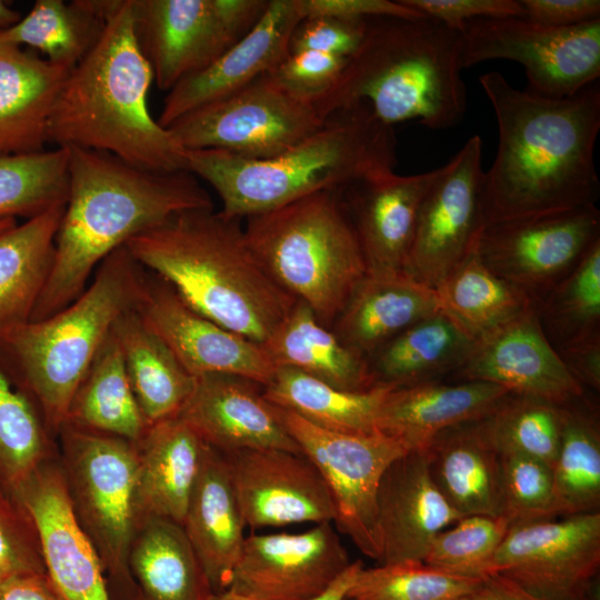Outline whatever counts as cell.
I'll return each instance as SVG.
<instances>
[{"mask_svg":"<svg viewBox=\"0 0 600 600\" xmlns=\"http://www.w3.org/2000/svg\"><path fill=\"white\" fill-rule=\"evenodd\" d=\"M52 438L32 402L0 370V488L13 497L51 458Z\"/></svg>","mask_w":600,"mask_h":600,"instance_id":"cell-44","label":"cell"},{"mask_svg":"<svg viewBox=\"0 0 600 600\" xmlns=\"http://www.w3.org/2000/svg\"><path fill=\"white\" fill-rule=\"evenodd\" d=\"M596 204L483 228L474 252L498 277L536 304L579 263L600 239Z\"/></svg>","mask_w":600,"mask_h":600,"instance_id":"cell-15","label":"cell"},{"mask_svg":"<svg viewBox=\"0 0 600 600\" xmlns=\"http://www.w3.org/2000/svg\"><path fill=\"white\" fill-rule=\"evenodd\" d=\"M68 150L0 156V220H26L68 198Z\"/></svg>","mask_w":600,"mask_h":600,"instance_id":"cell-43","label":"cell"},{"mask_svg":"<svg viewBox=\"0 0 600 600\" xmlns=\"http://www.w3.org/2000/svg\"><path fill=\"white\" fill-rule=\"evenodd\" d=\"M104 27L70 70L50 112L48 143L111 153L152 171L186 168V151L151 116V67L137 42L132 0H102Z\"/></svg>","mask_w":600,"mask_h":600,"instance_id":"cell-3","label":"cell"},{"mask_svg":"<svg viewBox=\"0 0 600 600\" xmlns=\"http://www.w3.org/2000/svg\"><path fill=\"white\" fill-rule=\"evenodd\" d=\"M440 171L391 172L342 189L369 273L403 271L420 206Z\"/></svg>","mask_w":600,"mask_h":600,"instance_id":"cell-25","label":"cell"},{"mask_svg":"<svg viewBox=\"0 0 600 600\" xmlns=\"http://www.w3.org/2000/svg\"><path fill=\"white\" fill-rule=\"evenodd\" d=\"M422 449L432 481L462 517L503 516L500 453L484 418L447 428Z\"/></svg>","mask_w":600,"mask_h":600,"instance_id":"cell-27","label":"cell"},{"mask_svg":"<svg viewBox=\"0 0 600 600\" xmlns=\"http://www.w3.org/2000/svg\"><path fill=\"white\" fill-rule=\"evenodd\" d=\"M510 528L504 516H464L434 537L423 562L452 574L482 578Z\"/></svg>","mask_w":600,"mask_h":600,"instance_id":"cell-47","label":"cell"},{"mask_svg":"<svg viewBox=\"0 0 600 600\" xmlns=\"http://www.w3.org/2000/svg\"><path fill=\"white\" fill-rule=\"evenodd\" d=\"M351 563L331 522L246 537L229 589L250 600H311Z\"/></svg>","mask_w":600,"mask_h":600,"instance_id":"cell-17","label":"cell"},{"mask_svg":"<svg viewBox=\"0 0 600 600\" xmlns=\"http://www.w3.org/2000/svg\"><path fill=\"white\" fill-rule=\"evenodd\" d=\"M462 34L434 19L372 17L331 89L314 107L326 120L359 103L383 123L418 120L433 130L462 121Z\"/></svg>","mask_w":600,"mask_h":600,"instance_id":"cell-6","label":"cell"},{"mask_svg":"<svg viewBox=\"0 0 600 600\" xmlns=\"http://www.w3.org/2000/svg\"><path fill=\"white\" fill-rule=\"evenodd\" d=\"M21 18V13L10 2L0 0V32L14 26Z\"/></svg>","mask_w":600,"mask_h":600,"instance_id":"cell-59","label":"cell"},{"mask_svg":"<svg viewBox=\"0 0 600 600\" xmlns=\"http://www.w3.org/2000/svg\"><path fill=\"white\" fill-rule=\"evenodd\" d=\"M277 408L287 431L319 470L330 491L337 529L364 556L379 562L382 553L377 506L379 484L389 464L409 451L408 447L382 432L330 431Z\"/></svg>","mask_w":600,"mask_h":600,"instance_id":"cell-11","label":"cell"},{"mask_svg":"<svg viewBox=\"0 0 600 600\" xmlns=\"http://www.w3.org/2000/svg\"><path fill=\"white\" fill-rule=\"evenodd\" d=\"M537 313L556 350L600 333V239L538 302Z\"/></svg>","mask_w":600,"mask_h":600,"instance_id":"cell-42","label":"cell"},{"mask_svg":"<svg viewBox=\"0 0 600 600\" xmlns=\"http://www.w3.org/2000/svg\"><path fill=\"white\" fill-rule=\"evenodd\" d=\"M599 571L598 511L512 526L487 574L499 573L550 600H600Z\"/></svg>","mask_w":600,"mask_h":600,"instance_id":"cell-14","label":"cell"},{"mask_svg":"<svg viewBox=\"0 0 600 600\" xmlns=\"http://www.w3.org/2000/svg\"><path fill=\"white\" fill-rule=\"evenodd\" d=\"M262 346L276 367L292 368L349 391L376 386L369 360L320 323L302 301L296 302Z\"/></svg>","mask_w":600,"mask_h":600,"instance_id":"cell-32","label":"cell"},{"mask_svg":"<svg viewBox=\"0 0 600 600\" xmlns=\"http://www.w3.org/2000/svg\"><path fill=\"white\" fill-rule=\"evenodd\" d=\"M306 18L362 20L372 17L422 18L401 0H300Z\"/></svg>","mask_w":600,"mask_h":600,"instance_id":"cell-53","label":"cell"},{"mask_svg":"<svg viewBox=\"0 0 600 600\" xmlns=\"http://www.w3.org/2000/svg\"><path fill=\"white\" fill-rule=\"evenodd\" d=\"M323 122L313 103L291 96L264 74L182 116L167 129L184 150L212 149L267 159L294 146Z\"/></svg>","mask_w":600,"mask_h":600,"instance_id":"cell-13","label":"cell"},{"mask_svg":"<svg viewBox=\"0 0 600 600\" xmlns=\"http://www.w3.org/2000/svg\"><path fill=\"white\" fill-rule=\"evenodd\" d=\"M391 388L378 383L369 390L349 391L299 370L277 367L263 387V396L272 404L292 411L320 428L369 434L379 432V412Z\"/></svg>","mask_w":600,"mask_h":600,"instance_id":"cell-37","label":"cell"},{"mask_svg":"<svg viewBox=\"0 0 600 600\" xmlns=\"http://www.w3.org/2000/svg\"><path fill=\"white\" fill-rule=\"evenodd\" d=\"M304 19L300 0H269L256 26L218 59L169 90L157 119L167 129L182 116L226 98L271 71Z\"/></svg>","mask_w":600,"mask_h":600,"instance_id":"cell-22","label":"cell"},{"mask_svg":"<svg viewBox=\"0 0 600 600\" xmlns=\"http://www.w3.org/2000/svg\"><path fill=\"white\" fill-rule=\"evenodd\" d=\"M222 456L246 527L333 522L330 491L302 452L243 449Z\"/></svg>","mask_w":600,"mask_h":600,"instance_id":"cell-19","label":"cell"},{"mask_svg":"<svg viewBox=\"0 0 600 600\" xmlns=\"http://www.w3.org/2000/svg\"><path fill=\"white\" fill-rule=\"evenodd\" d=\"M572 377L582 386L600 389V333L556 350Z\"/></svg>","mask_w":600,"mask_h":600,"instance_id":"cell-55","label":"cell"},{"mask_svg":"<svg viewBox=\"0 0 600 600\" xmlns=\"http://www.w3.org/2000/svg\"><path fill=\"white\" fill-rule=\"evenodd\" d=\"M17 224V219L0 220V232L10 229Z\"/></svg>","mask_w":600,"mask_h":600,"instance_id":"cell-61","label":"cell"},{"mask_svg":"<svg viewBox=\"0 0 600 600\" xmlns=\"http://www.w3.org/2000/svg\"><path fill=\"white\" fill-rule=\"evenodd\" d=\"M457 600H550L534 594L510 579L489 573L481 578L479 584Z\"/></svg>","mask_w":600,"mask_h":600,"instance_id":"cell-57","label":"cell"},{"mask_svg":"<svg viewBox=\"0 0 600 600\" xmlns=\"http://www.w3.org/2000/svg\"><path fill=\"white\" fill-rule=\"evenodd\" d=\"M476 343L440 310L400 332L368 360L376 384L404 387L452 376Z\"/></svg>","mask_w":600,"mask_h":600,"instance_id":"cell-34","label":"cell"},{"mask_svg":"<svg viewBox=\"0 0 600 600\" xmlns=\"http://www.w3.org/2000/svg\"><path fill=\"white\" fill-rule=\"evenodd\" d=\"M344 600H356V599L346 598Z\"/></svg>","mask_w":600,"mask_h":600,"instance_id":"cell-62","label":"cell"},{"mask_svg":"<svg viewBox=\"0 0 600 600\" xmlns=\"http://www.w3.org/2000/svg\"><path fill=\"white\" fill-rule=\"evenodd\" d=\"M50 459L13 494L33 522L46 571L66 600H112L101 558L73 512L61 466Z\"/></svg>","mask_w":600,"mask_h":600,"instance_id":"cell-20","label":"cell"},{"mask_svg":"<svg viewBox=\"0 0 600 600\" xmlns=\"http://www.w3.org/2000/svg\"><path fill=\"white\" fill-rule=\"evenodd\" d=\"M37 572L47 571L33 522L19 501L0 488V584Z\"/></svg>","mask_w":600,"mask_h":600,"instance_id":"cell-49","label":"cell"},{"mask_svg":"<svg viewBox=\"0 0 600 600\" xmlns=\"http://www.w3.org/2000/svg\"><path fill=\"white\" fill-rule=\"evenodd\" d=\"M64 206L0 232V327L30 320L52 269Z\"/></svg>","mask_w":600,"mask_h":600,"instance_id":"cell-36","label":"cell"},{"mask_svg":"<svg viewBox=\"0 0 600 600\" xmlns=\"http://www.w3.org/2000/svg\"><path fill=\"white\" fill-rule=\"evenodd\" d=\"M364 26L366 19L306 18L291 34L289 52L312 50L348 59L359 47Z\"/></svg>","mask_w":600,"mask_h":600,"instance_id":"cell-51","label":"cell"},{"mask_svg":"<svg viewBox=\"0 0 600 600\" xmlns=\"http://www.w3.org/2000/svg\"><path fill=\"white\" fill-rule=\"evenodd\" d=\"M418 13L456 30L476 19L523 18L518 0H401Z\"/></svg>","mask_w":600,"mask_h":600,"instance_id":"cell-52","label":"cell"},{"mask_svg":"<svg viewBox=\"0 0 600 600\" xmlns=\"http://www.w3.org/2000/svg\"><path fill=\"white\" fill-rule=\"evenodd\" d=\"M479 82L499 137L496 158L483 176V228L596 204L598 82L562 99L516 89L497 71L483 73Z\"/></svg>","mask_w":600,"mask_h":600,"instance_id":"cell-1","label":"cell"},{"mask_svg":"<svg viewBox=\"0 0 600 600\" xmlns=\"http://www.w3.org/2000/svg\"><path fill=\"white\" fill-rule=\"evenodd\" d=\"M70 70L0 42V156L46 150L50 112Z\"/></svg>","mask_w":600,"mask_h":600,"instance_id":"cell-29","label":"cell"},{"mask_svg":"<svg viewBox=\"0 0 600 600\" xmlns=\"http://www.w3.org/2000/svg\"><path fill=\"white\" fill-rule=\"evenodd\" d=\"M396 150L393 127L359 103L332 113L316 131L274 157L248 159L221 150H187L186 168L214 189L222 214L241 220L319 191L394 172Z\"/></svg>","mask_w":600,"mask_h":600,"instance_id":"cell-5","label":"cell"},{"mask_svg":"<svg viewBox=\"0 0 600 600\" xmlns=\"http://www.w3.org/2000/svg\"><path fill=\"white\" fill-rule=\"evenodd\" d=\"M481 578L441 571L423 561L362 568L347 598L356 600H457L473 590Z\"/></svg>","mask_w":600,"mask_h":600,"instance_id":"cell-46","label":"cell"},{"mask_svg":"<svg viewBox=\"0 0 600 600\" xmlns=\"http://www.w3.org/2000/svg\"><path fill=\"white\" fill-rule=\"evenodd\" d=\"M440 310L437 291L403 271L368 272L331 329L344 344L369 359L400 332Z\"/></svg>","mask_w":600,"mask_h":600,"instance_id":"cell-30","label":"cell"},{"mask_svg":"<svg viewBox=\"0 0 600 600\" xmlns=\"http://www.w3.org/2000/svg\"><path fill=\"white\" fill-rule=\"evenodd\" d=\"M449 378L493 383L559 406L586 393L546 337L537 308L477 341Z\"/></svg>","mask_w":600,"mask_h":600,"instance_id":"cell-21","label":"cell"},{"mask_svg":"<svg viewBox=\"0 0 600 600\" xmlns=\"http://www.w3.org/2000/svg\"><path fill=\"white\" fill-rule=\"evenodd\" d=\"M134 444L141 521L154 517L182 526L204 443L176 416L148 426Z\"/></svg>","mask_w":600,"mask_h":600,"instance_id":"cell-31","label":"cell"},{"mask_svg":"<svg viewBox=\"0 0 600 600\" xmlns=\"http://www.w3.org/2000/svg\"><path fill=\"white\" fill-rule=\"evenodd\" d=\"M482 140L473 136L441 167L420 206L403 272L437 289L472 252L482 230Z\"/></svg>","mask_w":600,"mask_h":600,"instance_id":"cell-16","label":"cell"},{"mask_svg":"<svg viewBox=\"0 0 600 600\" xmlns=\"http://www.w3.org/2000/svg\"><path fill=\"white\" fill-rule=\"evenodd\" d=\"M63 424L138 441L147 429L113 331L77 388Z\"/></svg>","mask_w":600,"mask_h":600,"instance_id":"cell-38","label":"cell"},{"mask_svg":"<svg viewBox=\"0 0 600 600\" xmlns=\"http://www.w3.org/2000/svg\"><path fill=\"white\" fill-rule=\"evenodd\" d=\"M124 246L191 309L260 344L297 302L258 259L241 220L213 208L178 213Z\"/></svg>","mask_w":600,"mask_h":600,"instance_id":"cell-4","label":"cell"},{"mask_svg":"<svg viewBox=\"0 0 600 600\" xmlns=\"http://www.w3.org/2000/svg\"><path fill=\"white\" fill-rule=\"evenodd\" d=\"M503 516L512 526L553 520L552 467L522 454H500Z\"/></svg>","mask_w":600,"mask_h":600,"instance_id":"cell-48","label":"cell"},{"mask_svg":"<svg viewBox=\"0 0 600 600\" xmlns=\"http://www.w3.org/2000/svg\"><path fill=\"white\" fill-rule=\"evenodd\" d=\"M68 150V198L54 241V260L30 320L74 301L98 266L131 238L173 216L213 208L188 170L152 171L103 151Z\"/></svg>","mask_w":600,"mask_h":600,"instance_id":"cell-2","label":"cell"},{"mask_svg":"<svg viewBox=\"0 0 600 600\" xmlns=\"http://www.w3.org/2000/svg\"><path fill=\"white\" fill-rule=\"evenodd\" d=\"M436 291L441 310L476 341L537 308L526 293L493 273L474 250Z\"/></svg>","mask_w":600,"mask_h":600,"instance_id":"cell-40","label":"cell"},{"mask_svg":"<svg viewBox=\"0 0 600 600\" xmlns=\"http://www.w3.org/2000/svg\"><path fill=\"white\" fill-rule=\"evenodd\" d=\"M0 600H66L47 572L17 577L0 584Z\"/></svg>","mask_w":600,"mask_h":600,"instance_id":"cell-56","label":"cell"},{"mask_svg":"<svg viewBox=\"0 0 600 600\" xmlns=\"http://www.w3.org/2000/svg\"><path fill=\"white\" fill-rule=\"evenodd\" d=\"M561 437L552 464L558 517L598 512L600 508V421L587 393L561 404Z\"/></svg>","mask_w":600,"mask_h":600,"instance_id":"cell-39","label":"cell"},{"mask_svg":"<svg viewBox=\"0 0 600 600\" xmlns=\"http://www.w3.org/2000/svg\"><path fill=\"white\" fill-rule=\"evenodd\" d=\"M460 32L463 69L487 60L518 62L526 91L542 98L572 97L600 77V19L566 28L526 18L476 19Z\"/></svg>","mask_w":600,"mask_h":600,"instance_id":"cell-10","label":"cell"},{"mask_svg":"<svg viewBox=\"0 0 600 600\" xmlns=\"http://www.w3.org/2000/svg\"><path fill=\"white\" fill-rule=\"evenodd\" d=\"M181 527L212 592L229 589L242 552L246 523L226 459L206 443Z\"/></svg>","mask_w":600,"mask_h":600,"instance_id":"cell-26","label":"cell"},{"mask_svg":"<svg viewBox=\"0 0 600 600\" xmlns=\"http://www.w3.org/2000/svg\"><path fill=\"white\" fill-rule=\"evenodd\" d=\"M244 232L273 280L328 328L368 273L342 189L249 217Z\"/></svg>","mask_w":600,"mask_h":600,"instance_id":"cell-8","label":"cell"},{"mask_svg":"<svg viewBox=\"0 0 600 600\" xmlns=\"http://www.w3.org/2000/svg\"><path fill=\"white\" fill-rule=\"evenodd\" d=\"M208 600H250V599L234 592L231 589H227L218 593H212Z\"/></svg>","mask_w":600,"mask_h":600,"instance_id":"cell-60","label":"cell"},{"mask_svg":"<svg viewBox=\"0 0 600 600\" xmlns=\"http://www.w3.org/2000/svg\"><path fill=\"white\" fill-rule=\"evenodd\" d=\"M128 566L141 600H208L213 593L182 527L168 519L140 522Z\"/></svg>","mask_w":600,"mask_h":600,"instance_id":"cell-35","label":"cell"},{"mask_svg":"<svg viewBox=\"0 0 600 600\" xmlns=\"http://www.w3.org/2000/svg\"><path fill=\"white\" fill-rule=\"evenodd\" d=\"M500 454H522L552 467L561 437V407L533 397L508 393L484 418Z\"/></svg>","mask_w":600,"mask_h":600,"instance_id":"cell-45","label":"cell"},{"mask_svg":"<svg viewBox=\"0 0 600 600\" xmlns=\"http://www.w3.org/2000/svg\"><path fill=\"white\" fill-rule=\"evenodd\" d=\"M362 568L360 560L352 561L324 592L311 600H344Z\"/></svg>","mask_w":600,"mask_h":600,"instance_id":"cell-58","label":"cell"},{"mask_svg":"<svg viewBox=\"0 0 600 600\" xmlns=\"http://www.w3.org/2000/svg\"><path fill=\"white\" fill-rule=\"evenodd\" d=\"M347 60L312 50L289 52L267 76L291 96L314 104L334 84Z\"/></svg>","mask_w":600,"mask_h":600,"instance_id":"cell-50","label":"cell"},{"mask_svg":"<svg viewBox=\"0 0 600 600\" xmlns=\"http://www.w3.org/2000/svg\"><path fill=\"white\" fill-rule=\"evenodd\" d=\"M60 463L73 512L96 547L118 600H141L128 566L140 526L133 441L63 424Z\"/></svg>","mask_w":600,"mask_h":600,"instance_id":"cell-9","label":"cell"},{"mask_svg":"<svg viewBox=\"0 0 600 600\" xmlns=\"http://www.w3.org/2000/svg\"><path fill=\"white\" fill-rule=\"evenodd\" d=\"M103 27L100 0H37L14 26L0 32V42L26 46L72 69L98 41Z\"/></svg>","mask_w":600,"mask_h":600,"instance_id":"cell-41","label":"cell"},{"mask_svg":"<svg viewBox=\"0 0 600 600\" xmlns=\"http://www.w3.org/2000/svg\"><path fill=\"white\" fill-rule=\"evenodd\" d=\"M510 393L481 381L441 380L393 387L378 417V430L401 440L409 450L422 449L442 430L489 416Z\"/></svg>","mask_w":600,"mask_h":600,"instance_id":"cell-28","label":"cell"},{"mask_svg":"<svg viewBox=\"0 0 600 600\" xmlns=\"http://www.w3.org/2000/svg\"><path fill=\"white\" fill-rule=\"evenodd\" d=\"M377 506L379 564L423 561L434 537L462 518L432 481L423 449H411L389 464Z\"/></svg>","mask_w":600,"mask_h":600,"instance_id":"cell-24","label":"cell"},{"mask_svg":"<svg viewBox=\"0 0 600 600\" xmlns=\"http://www.w3.org/2000/svg\"><path fill=\"white\" fill-rule=\"evenodd\" d=\"M144 279L146 268L122 246L103 259L66 308L0 327V370L32 402L52 437L116 321L137 308Z\"/></svg>","mask_w":600,"mask_h":600,"instance_id":"cell-7","label":"cell"},{"mask_svg":"<svg viewBox=\"0 0 600 600\" xmlns=\"http://www.w3.org/2000/svg\"><path fill=\"white\" fill-rule=\"evenodd\" d=\"M112 331L147 426L178 416L193 391L196 378L137 309L120 316Z\"/></svg>","mask_w":600,"mask_h":600,"instance_id":"cell-33","label":"cell"},{"mask_svg":"<svg viewBox=\"0 0 600 600\" xmlns=\"http://www.w3.org/2000/svg\"><path fill=\"white\" fill-rule=\"evenodd\" d=\"M203 443L226 454L243 449H281L301 453L263 387L246 378L207 374L178 414Z\"/></svg>","mask_w":600,"mask_h":600,"instance_id":"cell-23","label":"cell"},{"mask_svg":"<svg viewBox=\"0 0 600 600\" xmlns=\"http://www.w3.org/2000/svg\"><path fill=\"white\" fill-rule=\"evenodd\" d=\"M523 18L550 26L573 27L600 19L599 0H520Z\"/></svg>","mask_w":600,"mask_h":600,"instance_id":"cell-54","label":"cell"},{"mask_svg":"<svg viewBox=\"0 0 600 600\" xmlns=\"http://www.w3.org/2000/svg\"><path fill=\"white\" fill-rule=\"evenodd\" d=\"M137 42L153 81L170 90L201 71L260 20L269 0H132Z\"/></svg>","mask_w":600,"mask_h":600,"instance_id":"cell-12","label":"cell"},{"mask_svg":"<svg viewBox=\"0 0 600 600\" xmlns=\"http://www.w3.org/2000/svg\"><path fill=\"white\" fill-rule=\"evenodd\" d=\"M136 309L193 378L230 374L264 387L276 371L262 344L201 316L147 269Z\"/></svg>","mask_w":600,"mask_h":600,"instance_id":"cell-18","label":"cell"}]
</instances>
